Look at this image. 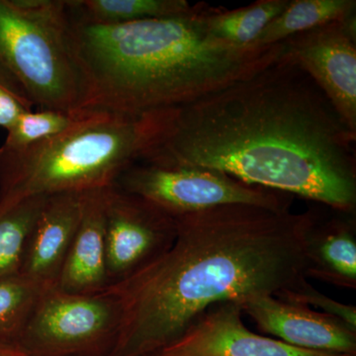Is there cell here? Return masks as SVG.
Instances as JSON below:
<instances>
[{"instance_id":"6da1fadb","label":"cell","mask_w":356,"mask_h":356,"mask_svg":"<svg viewBox=\"0 0 356 356\" xmlns=\"http://www.w3.org/2000/svg\"><path fill=\"white\" fill-rule=\"evenodd\" d=\"M151 115L137 163L216 170L355 212L356 133L284 51L252 76Z\"/></svg>"},{"instance_id":"7a4b0ae2","label":"cell","mask_w":356,"mask_h":356,"mask_svg":"<svg viewBox=\"0 0 356 356\" xmlns=\"http://www.w3.org/2000/svg\"><path fill=\"white\" fill-rule=\"evenodd\" d=\"M170 247L109 288L121 324L109 356H149L218 304L274 296L307 280L318 219L252 205L175 216Z\"/></svg>"},{"instance_id":"3957f363","label":"cell","mask_w":356,"mask_h":356,"mask_svg":"<svg viewBox=\"0 0 356 356\" xmlns=\"http://www.w3.org/2000/svg\"><path fill=\"white\" fill-rule=\"evenodd\" d=\"M216 7L117 25L77 19L67 6L72 51L83 84V110L144 116L194 102L277 60L283 42L238 48L208 30Z\"/></svg>"},{"instance_id":"277c9868","label":"cell","mask_w":356,"mask_h":356,"mask_svg":"<svg viewBox=\"0 0 356 356\" xmlns=\"http://www.w3.org/2000/svg\"><path fill=\"white\" fill-rule=\"evenodd\" d=\"M149 131L147 115L134 118L88 110L60 135L20 151L0 149V206L111 186L139 161Z\"/></svg>"},{"instance_id":"5b68a950","label":"cell","mask_w":356,"mask_h":356,"mask_svg":"<svg viewBox=\"0 0 356 356\" xmlns=\"http://www.w3.org/2000/svg\"><path fill=\"white\" fill-rule=\"evenodd\" d=\"M0 79L40 109L83 110L65 0H0Z\"/></svg>"},{"instance_id":"8992f818","label":"cell","mask_w":356,"mask_h":356,"mask_svg":"<svg viewBox=\"0 0 356 356\" xmlns=\"http://www.w3.org/2000/svg\"><path fill=\"white\" fill-rule=\"evenodd\" d=\"M120 324V304L108 290L81 295L48 287L16 346L27 356H109Z\"/></svg>"},{"instance_id":"52a82bcc","label":"cell","mask_w":356,"mask_h":356,"mask_svg":"<svg viewBox=\"0 0 356 356\" xmlns=\"http://www.w3.org/2000/svg\"><path fill=\"white\" fill-rule=\"evenodd\" d=\"M114 186L140 196L172 216L227 205L290 209L291 198L281 192L252 186L226 173L198 168H163L135 163Z\"/></svg>"},{"instance_id":"ba28073f","label":"cell","mask_w":356,"mask_h":356,"mask_svg":"<svg viewBox=\"0 0 356 356\" xmlns=\"http://www.w3.org/2000/svg\"><path fill=\"white\" fill-rule=\"evenodd\" d=\"M103 198L109 289L165 252L175 240L177 222L156 204L114 185L104 188Z\"/></svg>"},{"instance_id":"9c48e42d","label":"cell","mask_w":356,"mask_h":356,"mask_svg":"<svg viewBox=\"0 0 356 356\" xmlns=\"http://www.w3.org/2000/svg\"><path fill=\"white\" fill-rule=\"evenodd\" d=\"M284 54L315 81L356 133L355 14L283 41Z\"/></svg>"},{"instance_id":"30bf717a","label":"cell","mask_w":356,"mask_h":356,"mask_svg":"<svg viewBox=\"0 0 356 356\" xmlns=\"http://www.w3.org/2000/svg\"><path fill=\"white\" fill-rule=\"evenodd\" d=\"M241 304L226 302L208 309L179 339L149 356H350L293 348L250 331Z\"/></svg>"},{"instance_id":"8fae6325","label":"cell","mask_w":356,"mask_h":356,"mask_svg":"<svg viewBox=\"0 0 356 356\" xmlns=\"http://www.w3.org/2000/svg\"><path fill=\"white\" fill-rule=\"evenodd\" d=\"M241 306L261 331L293 348L356 356V332L336 318L274 296Z\"/></svg>"},{"instance_id":"7c38bea8","label":"cell","mask_w":356,"mask_h":356,"mask_svg":"<svg viewBox=\"0 0 356 356\" xmlns=\"http://www.w3.org/2000/svg\"><path fill=\"white\" fill-rule=\"evenodd\" d=\"M84 192L48 196L28 238L20 274L56 286L83 214Z\"/></svg>"},{"instance_id":"4fadbf2b","label":"cell","mask_w":356,"mask_h":356,"mask_svg":"<svg viewBox=\"0 0 356 356\" xmlns=\"http://www.w3.org/2000/svg\"><path fill=\"white\" fill-rule=\"evenodd\" d=\"M103 191L84 192L81 222L56 285L63 291L93 295L108 289Z\"/></svg>"},{"instance_id":"5bb4252c","label":"cell","mask_w":356,"mask_h":356,"mask_svg":"<svg viewBox=\"0 0 356 356\" xmlns=\"http://www.w3.org/2000/svg\"><path fill=\"white\" fill-rule=\"evenodd\" d=\"M309 277L320 278L343 287L356 286L355 220L334 218L316 226L311 238Z\"/></svg>"},{"instance_id":"9a60e30c","label":"cell","mask_w":356,"mask_h":356,"mask_svg":"<svg viewBox=\"0 0 356 356\" xmlns=\"http://www.w3.org/2000/svg\"><path fill=\"white\" fill-rule=\"evenodd\" d=\"M67 6L74 17L84 22L117 25L184 15L196 4L186 0H70Z\"/></svg>"},{"instance_id":"2e32d148","label":"cell","mask_w":356,"mask_h":356,"mask_svg":"<svg viewBox=\"0 0 356 356\" xmlns=\"http://www.w3.org/2000/svg\"><path fill=\"white\" fill-rule=\"evenodd\" d=\"M355 0H289L284 10L262 30L252 47L281 43L318 26L355 14Z\"/></svg>"},{"instance_id":"e0dca14e","label":"cell","mask_w":356,"mask_h":356,"mask_svg":"<svg viewBox=\"0 0 356 356\" xmlns=\"http://www.w3.org/2000/svg\"><path fill=\"white\" fill-rule=\"evenodd\" d=\"M288 3L289 0H259L234 10L216 7L208 16V30L220 41L248 48Z\"/></svg>"},{"instance_id":"ac0fdd59","label":"cell","mask_w":356,"mask_h":356,"mask_svg":"<svg viewBox=\"0 0 356 356\" xmlns=\"http://www.w3.org/2000/svg\"><path fill=\"white\" fill-rule=\"evenodd\" d=\"M48 196L0 206V280L20 273L28 238Z\"/></svg>"},{"instance_id":"d6986e66","label":"cell","mask_w":356,"mask_h":356,"mask_svg":"<svg viewBox=\"0 0 356 356\" xmlns=\"http://www.w3.org/2000/svg\"><path fill=\"white\" fill-rule=\"evenodd\" d=\"M22 274L0 280V341L17 343L44 291Z\"/></svg>"},{"instance_id":"ffe728a7","label":"cell","mask_w":356,"mask_h":356,"mask_svg":"<svg viewBox=\"0 0 356 356\" xmlns=\"http://www.w3.org/2000/svg\"><path fill=\"white\" fill-rule=\"evenodd\" d=\"M88 110L76 112L40 109L23 113L9 129L3 151H20L67 132L83 120Z\"/></svg>"},{"instance_id":"44dd1931","label":"cell","mask_w":356,"mask_h":356,"mask_svg":"<svg viewBox=\"0 0 356 356\" xmlns=\"http://www.w3.org/2000/svg\"><path fill=\"white\" fill-rule=\"evenodd\" d=\"M275 297L289 303L320 309L321 313L337 318L356 332L355 307L346 305L336 300L329 298L309 284L307 280L293 287L292 289L280 293Z\"/></svg>"},{"instance_id":"7402d4cb","label":"cell","mask_w":356,"mask_h":356,"mask_svg":"<svg viewBox=\"0 0 356 356\" xmlns=\"http://www.w3.org/2000/svg\"><path fill=\"white\" fill-rule=\"evenodd\" d=\"M33 105L18 91L0 79V127L13 128L19 117L31 111Z\"/></svg>"},{"instance_id":"603a6c76","label":"cell","mask_w":356,"mask_h":356,"mask_svg":"<svg viewBox=\"0 0 356 356\" xmlns=\"http://www.w3.org/2000/svg\"><path fill=\"white\" fill-rule=\"evenodd\" d=\"M0 356H27L15 344L0 341Z\"/></svg>"}]
</instances>
